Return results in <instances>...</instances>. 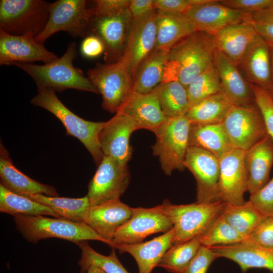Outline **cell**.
I'll return each instance as SVG.
<instances>
[{
	"mask_svg": "<svg viewBox=\"0 0 273 273\" xmlns=\"http://www.w3.org/2000/svg\"><path fill=\"white\" fill-rule=\"evenodd\" d=\"M199 236L172 245L165 253L157 267L172 273H184L201 246Z\"/></svg>",
	"mask_w": 273,
	"mask_h": 273,
	"instance_id": "37",
	"label": "cell"
},
{
	"mask_svg": "<svg viewBox=\"0 0 273 273\" xmlns=\"http://www.w3.org/2000/svg\"><path fill=\"white\" fill-rule=\"evenodd\" d=\"M157 11L154 49L169 51L176 43L196 31L194 23L184 14Z\"/></svg>",
	"mask_w": 273,
	"mask_h": 273,
	"instance_id": "29",
	"label": "cell"
},
{
	"mask_svg": "<svg viewBox=\"0 0 273 273\" xmlns=\"http://www.w3.org/2000/svg\"><path fill=\"white\" fill-rule=\"evenodd\" d=\"M222 5L247 14H252L273 6V0H222Z\"/></svg>",
	"mask_w": 273,
	"mask_h": 273,
	"instance_id": "46",
	"label": "cell"
},
{
	"mask_svg": "<svg viewBox=\"0 0 273 273\" xmlns=\"http://www.w3.org/2000/svg\"><path fill=\"white\" fill-rule=\"evenodd\" d=\"M184 166L195 178L197 202L219 201L218 192L219 159L207 151L189 146Z\"/></svg>",
	"mask_w": 273,
	"mask_h": 273,
	"instance_id": "13",
	"label": "cell"
},
{
	"mask_svg": "<svg viewBox=\"0 0 273 273\" xmlns=\"http://www.w3.org/2000/svg\"><path fill=\"white\" fill-rule=\"evenodd\" d=\"M130 179L127 164L104 155L88 186L87 196L90 206L120 199Z\"/></svg>",
	"mask_w": 273,
	"mask_h": 273,
	"instance_id": "11",
	"label": "cell"
},
{
	"mask_svg": "<svg viewBox=\"0 0 273 273\" xmlns=\"http://www.w3.org/2000/svg\"><path fill=\"white\" fill-rule=\"evenodd\" d=\"M226 203L218 201L175 205L165 200L159 209L171 221L174 236L172 245L188 241L202 234L222 213Z\"/></svg>",
	"mask_w": 273,
	"mask_h": 273,
	"instance_id": "4",
	"label": "cell"
},
{
	"mask_svg": "<svg viewBox=\"0 0 273 273\" xmlns=\"http://www.w3.org/2000/svg\"><path fill=\"white\" fill-rule=\"evenodd\" d=\"M249 201L264 217L273 216V176L261 189L251 194Z\"/></svg>",
	"mask_w": 273,
	"mask_h": 273,
	"instance_id": "43",
	"label": "cell"
},
{
	"mask_svg": "<svg viewBox=\"0 0 273 273\" xmlns=\"http://www.w3.org/2000/svg\"><path fill=\"white\" fill-rule=\"evenodd\" d=\"M221 123L234 148L245 151L268 135L255 102L248 106L234 105Z\"/></svg>",
	"mask_w": 273,
	"mask_h": 273,
	"instance_id": "10",
	"label": "cell"
},
{
	"mask_svg": "<svg viewBox=\"0 0 273 273\" xmlns=\"http://www.w3.org/2000/svg\"><path fill=\"white\" fill-rule=\"evenodd\" d=\"M222 214L246 239L265 218L250 201L239 205L225 204Z\"/></svg>",
	"mask_w": 273,
	"mask_h": 273,
	"instance_id": "36",
	"label": "cell"
},
{
	"mask_svg": "<svg viewBox=\"0 0 273 273\" xmlns=\"http://www.w3.org/2000/svg\"><path fill=\"white\" fill-rule=\"evenodd\" d=\"M24 196L49 207L62 218L76 222H84L90 206L86 195L78 198L49 196L41 194Z\"/></svg>",
	"mask_w": 273,
	"mask_h": 273,
	"instance_id": "33",
	"label": "cell"
},
{
	"mask_svg": "<svg viewBox=\"0 0 273 273\" xmlns=\"http://www.w3.org/2000/svg\"><path fill=\"white\" fill-rule=\"evenodd\" d=\"M128 9L133 19L140 17L155 9L154 0H131Z\"/></svg>",
	"mask_w": 273,
	"mask_h": 273,
	"instance_id": "50",
	"label": "cell"
},
{
	"mask_svg": "<svg viewBox=\"0 0 273 273\" xmlns=\"http://www.w3.org/2000/svg\"><path fill=\"white\" fill-rule=\"evenodd\" d=\"M1 184L11 192L26 196L41 194L49 196H58L52 186L38 182L20 171L14 165L10 154L1 142L0 145Z\"/></svg>",
	"mask_w": 273,
	"mask_h": 273,
	"instance_id": "25",
	"label": "cell"
},
{
	"mask_svg": "<svg viewBox=\"0 0 273 273\" xmlns=\"http://www.w3.org/2000/svg\"><path fill=\"white\" fill-rule=\"evenodd\" d=\"M219 257L237 263L244 273L252 268H265L273 273V250L248 239L234 244L209 247Z\"/></svg>",
	"mask_w": 273,
	"mask_h": 273,
	"instance_id": "23",
	"label": "cell"
},
{
	"mask_svg": "<svg viewBox=\"0 0 273 273\" xmlns=\"http://www.w3.org/2000/svg\"><path fill=\"white\" fill-rule=\"evenodd\" d=\"M35 106L42 108L60 120L66 134L80 141L99 165L104 157L99 135L105 122H94L83 119L69 110L58 99L55 92L50 90L38 91L31 100Z\"/></svg>",
	"mask_w": 273,
	"mask_h": 273,
	"instance_id": "5",
	"label": "cell"
},
{
	"mask_svg": "<svg viewBox=\"0 0 273 273\" xmlns=\"http://www.w3.org/2000/svg\"><path fill=\"white\" fill-rule=\"evenodd\" d=\"M105 51L103 41L97 36L90 34L82 41L80 46L81 55L87 58H95Z\"/></svg>",
	"mask_w": 273,
	"mask_h": 273,
	"instance_id": "48",
	"label": "cell"
},
{
	"mask_svg": "<svg viewBox=\"0 0 273 273\" xmlns=\"http://www.w3.org/2000/svg\"><path fill=\"white\" fill-rule=\"evenodd\" d=\"M271 78L272 87L270 93L273 97V48H271Z\"/></svg>",
	"mask_w": 273,
	"mask_h": 273,
	"instance_id": "52",
	"label": "cell"
},
{
	"mask_svg": "<svg viewBox=\"0 0 273 273\" xmlns=\"http://www.w3.org/2000/svg\"><path fill=\"white\" fill-rule=\"evenodd\" d=\"M187 90L190 107L221 92L218 74L214 62L191 81Z\"/></svg>",
	"mask_w": 273,
	"mask_h": 273,
	"instance_id": "38",
	"label": "cell"
},
{
	"mask_svg": "<svg viewBox=\"0 0 273 273\" xmlns=\"http://www.w3.org/2000/svg\"><path fill=\"white\" fill-rule=\"evenodd\" d=\"M248 19L257 34L273 48V6L250 14Z\"/></svg>",
	"mask_w": 273,
	"mask_h": 273,
	"instance_id": "41",
	"label": "cell"
},
{
	"mask_svg": "<svg viewBox=\"0 0 273 273\" xmlns=\"http://www.w3.org/2000/svg\"><path fill=\"white\" fill-rule=\"evenodd\" d=\"M0 211L16 215H43L62 218L49 207L14 193L0 185Z\"/></svg>",
	"mask_w": 273,
	"mask_h": 273,
	"instance_id": "35",
	"label": "cell"
},
{
	"mask_svg": "<svg viewBox=\"0 0 273 273\" xmlns=\"http://www.w3.org/2000/svg\"><path fill=\"white\" fill-rule=\"evenodd\" d=\"M87 75L102 96L103 109L110 113H117L134 92V79L120 59L98 64Z\"/></svg>",
	"mask_w": 273,
	"mask_h": 273,
	"instance_id": "7",
	"label": "cell"
},
{
	"mask_svg": "<svg viewBox=\"0 0 273 273\" xmlns=\"http://www.w3.org/2000/svg\"><path fill=\"white\" fill-rule=\"evenodd\" d=\"M214 64L218 74L221 92L234 105L248 106L255 103L250 83L233 61L216 50Z\"/></svg>",
	"mask_w": 273,
	"mask_h": 273,
	"instance_id": "21",
	"label": "cell"
},
{
	"mask_svg": "<svg viewBox=\"0 0 273 273\" xmlns=\"http://www.w3.org/2000/svg\"><path fill=\"white\" fill-rule=\"evenodd\" d=\"M190 6L189 0H154V8L158 11L184 14Z\"/></svg>",
	"mask_w": 273,
	"mask_h": 273,
	"instance_id": "49",
	"label": "cell"
},
{
	"mask_svg": "<svg viewBox=\"0 0 273 273\" xmlns=\"http://www.w3.org/2000/svg\"><path fill=\"white\" fill-rule=\"evenodd\" d=\"M216 51L213 34L196 31L168 51L161 83L177 81L187 88L213 63Z\"/></svg>",
	"mask_w": 273,
	"mask_h": 273,
	"instance_id": "1",
	"label": "cell"
},
{
	"mask_svg": "<svg viewBox=\"0 0 273 273\" xmlns=\"http://www.w3.org/2000/svg\"><path fill=\"white\" fill-rule=\"evenodd\" d=\"M213 35L216 50L225 54L238 66L246 50L258 34L248 19L229 25Z\"/></svg>",
	"mask_w": 273,
	"mask_h": 273,
	"instance_id": "28",
	"label": "cell"
},
{
	"mask_svg": "<svg viewBox=\"0 0 273 273\" xmlns=\"http://www.w3.org/2000/svg\"><path fill=\"white\" fill-rule=\"evenodd\" d=\"M132 19L128 8L114 14L92 16L88 30L90 29L92 34L103 41L106 61L121 57Z\"/></svg>",
	"mask_w": 273,
	"mask_h": 273,
	"instance_id": "16",
	"label": "cell"
},
{
	"mask_svg": "<svg viewBox=\"0 0 273 273\" xmlns=\"http://www.w3.org/2000/svg\"><path fill=\"white\" fill-rule=\"evenodd\" d=\"M13 216L16 229L30 243H36L41 240L55 238L75 244L84 241L96 240L109 245L106 240L84 222L43 215Z\"/></svg>",
	"mask_w": 273,
	"mask_h": 273,
	"instance_id": "3",
	"label": "cell"
},
{
	"mask_svg": "<svg viewBox=\"0 0 273 273\" xmlns=\"http://www.w3.org/2000/svg\"><path fill=\"white\" fill-rule=\"evenodd\" d=\"M246 151L235 148L219 159L218 199L226 204L239 205L245 201L248 175L245 166Z\"/></svg>",
	"mask_w": 273,
	"mask_h": 273,
	"instance_id": "14",
	"label": "cell"
},
{
	"mask_svg": "<svg viewBox=\"0 0 273 273\" xmlns=\"http://www.w3.org/2000/svg\"><path fill=\"white\" fill-rule=\"evenodd\" d=\"M262 247L273 248V216L265 217L246 239Z\"/></svg>",
	"mask_w": 273,
	"mask_h": 273,
	"instance_id": "44",
	"label": "cell"
},
{
	"mask_svg": "<svg viewBox=\"0 0 273 273\" xmlns=\"http://www.w3.org/2000/svg\"><path fill=\"white\" fill-rule=\"evenodd\" d=\"M201 245L206 247L232 245L246 239L220 214L199 236Z\"/></svg>",
	"mask_w": 273,
	"mask_h": 273,
	"instance_id": "40",
	"label": "cell"
},
{
	"mask_svg": "<svg viewBox=\"0 0 273 273\" xmlns=\"http://www.w3.org/2000/svg\"><path fill=\"white\" fill-rule=\"evenodd\" d=\"M51 4L43 0H1L0 30L13 35L31 33L36 36L47 25Z\"/></svg>",
	"mask_w": 273,
	"mask_h": 273,
	"instance_id": "8",
	"label": "cell"
},
{
	"mask_svg": "<svg viewBox=\"0 0 273 273\" xmlns=\"http://www.w3.org/2000/svg\"><path fill=\"white\" fill-rule=\"evenodd\" d=\"M131 0H97L92 8L93 15L114 14L128 8Z\"/></svg>",
	"mask_w": 273,
	"mask_h": 273,
	"instance_id": "47",
	"label": "cell"
},
{
	"mask_svg": "<svg viewBox=\"0 0 273 273\" xmlns=\"http://www.w3.org/2000/svg\"><path fill=\"white\" fill-rule=\"evenodd\" d=\"M173 228L150 241L135 244H120L115 248L119 253H127L135 259L139 273H151L167 251L172 246Z\"/></svg>",
	"mask_w": 273,
	"mask_h": 273,
	"instance_id": "27",
	"label": "cell"
},
{
	"mask_svg": "<svg viewBox=\"0 0 273 273\" xmlns=\"http://www.w3.org/2000/svg\"><path fill=\"white\" fill-rule=\"evenodd\" d=\"M189 146L212 154L218 159L235 149L222 123L191 124Z\"/></svg>",
	"mask_w": 273,
	"mask_h": 273,
	"instance_id": "30",
	"label": "cell"
},
{
	"mask_svg": "<svg viewBox=\"0 0 273 273\" xmlns=\"http://www.w3.org/2000/svg\"><path fill=\"white\" fill-rule=\"evenodd\" d=\"M132 208L120 199L90 206L84 222L112 247V240L117 230L130 217Z\"/></svg>",
	"mask_w": 273,
	"mask_h": 273,
	"instance_id": "20",
	"label": "cell"
},
{
	"mask_svg": "<svg viewBox=\"0 0 273 273\" xmlns=\"http://www.w3.org/2000/svg\"><path fill=\"white\" fill-rule=\"evenodd\" d=\"M155 9L132 19L121 60L133 79L142 62L154 50L157 34Z\"/></svg>",
	"mask_w": 273,
	"mask_h": 273,
	"instance_id": "12",
	"label": "cell"
},
{
	"mask_svg": "<svg viewBox=\"0 0 273 273\" xmlns=\"http://www.w3.org/2000/svg\"><path fill=\"white\" fill-rule=\"evenodd\" d=\"M239 66L249 83L270 92L271 48L258 35L246 50Z\"/></svg>",
	"mask_w": 273,
	"mask_h": 273,
	"instance_id": "24",
	"label": "cell"
},
{
	"mask_svg": "<svg viewBox=\"0 0 273 273\" xmlns=\"http://www.w3.org/2000/svg\"><path fill=\"white\" fill-rule=\"evenodd\" d=\"M250 86L255 102L263 116L268 134L273 140V97L269 91L260 86L252 83Z\"/></svg>",
	"mask_w": 273,
	"mask_h": 273,
	"instance_id": "42",
	"label": "cell"
},
{
	"mask_svg": "<svg viewBox=\"0 0 273 273\" xmlns=\"http://www.w3.org/2000/svg\"><path fill=\"white\" fill-rule=\"evenodd\" d=\"M86 273H106L101 268L96 266L91 265L87 270Z\"/></svg>",
	"mask_w": 273,
	"mask_h": 273,
	"instance_id": "51",
	"label": "cell"
},
{
	"mask_svg": "<svg viewBox=\"0 0 273 273\" xmlns=\"http://www.w3.org/2000/svg\"><path fill=\"white\" fill-rule=\"evenodd\" d=\"M234 106L221 92L191 106L186 116L191 124L221 123Z\"/></svg>",
	"mask_w": 273,
	"mask_h": 273,
	"instance_id": "31",
	"label": "cell"
},
{
	"mask_svg": "<svg viewBox=\"0 0 273 273\" xmlns=\"http://www.w3.org/2000/svg\"><path fill=\"white\" fill-rule=\"evenodd\" d=\"M272 249L273 250V248L272 249Z\"/></svg>",
	"mask_w": 273,
	"mask_h": 273,
	"instance_id": "53",
	"label": "cell"
},
{
	"mask_svg": "<svg viewBox=\"0 0 273 273\" xmlns=\"http://www.w3.org/2000/svg\"><path fill=\"white\" fill-rule=\"evenodd\" d=\"M173 228L170 219L158 208H132L129 219L115 234L113 248L120 244L142 242L148 236Z\"/></svg>",
	"mask_w": 273,
	"mask_h": 273,
	"instance_id": "15",
	"label": "cell"
},
{
	"mask_svg": "<svg viewBox=\"0 0 273 273\" xmlns=\"http://www.w3.org/2000/svg\"><path fill=\"white\" fill-rule=\"evenodd\" d=\"M85 0H58L51 3L49 17L43 30L35 37L42 44L54 33L63 31L74 38L87 33L92 9L86 7Z\"/></svg>",
	"mask_w": 273,
	"mask_h": 273,
	"instance_id": "9",
	"label": "cell"
},
{
	"mask_svg": "<svg viewBox=\"0 0 273 273\" xmlns=\"http://www.w3.org/2000/svg\"><path fill=\"white\" fill-rule=\"evenodd\" d=\"M190 127L186 116L168 118L155 133L156 140L152 147L153 154L159 158L161 169L167 175L185 168Z\"/></svg>",
	"mask_w": 273,
	"mask_h": 273,
	"instance_id": "6",
	"label": "cell"
},
{
	"mask_svg": "<svg viewBox=\"0 0 273 273\" xmlns=\"http://www.w3.org/2000/svg\"><path fill=\"white\" fill-rule=\"evenodd\" d=\"M168 51L154 49L141 63L134 79V92L147 94L161 83Z\"/></svg>",
	"mask_w": 273,
	"mask_h": 273,
	"instance_id": "32",
	"label": "cell"
},
{
	"mask_svg": "<svg viewBox=\"0 0 273 273\" xmlns=\"http://www.w3.org/2000/svg\"><path fill=\"white\" fill-rule=\"evenodd\" d=\"M184 14L194 23L196 31L213 35L229 25L248 20L250 15L224 6L217 0L190 5Z\"/></svg>",
	"mask_w": 273,
	"mask_h": 273,
	"instance_id": "19",
	"label": "cell"
},
{
	"mask_svg": "<svg viewBox=\"0 0 273 273\" xmlns=\"http://www.w3.org/2000/svg\"><path fill=\"white\" fill-rule=\"evenodd\" d=\"M245 163L248 175L247 191L251 195L270 180L273 165V140L269 135L246 151Z\"/></svg>",
	"mask_w": 273,
	"mask_h": 273,
	"instance_id": "26",
	"label": "cell"
},
{
	"mask_svg": "<svg viewBox=\"0 0 273 273\" xmlns=\"http://www.w3.org/2000/svg\"><path fill=\"white\" fill-rule=\"evenodd\" d=\"M77 55L76 43L70 42L64 55L51 63L37 65L15 62L12 65L21 69L32 77L38 91L50 90L60 92L66 89H75L99 94L82 71L73 65V61Z\"/></svg>",
	"mask_w": 273,
	"mask_h": 273,
	"instance_id": "2",
	"label": "cell"
},
{
	"mask_svg": "<svg viewBox=\"0 0 273 273\" xmlns=\"http://www.w3.org/2000/svg\"><path fill=\"white\" fill-rule=\"evenodd\" d=\"M31 33L13 35L0 30V64L10 65L15 62L51 63L58 57L37 42Z\"/></svg>",
	"mask_w": 273,
	"mask_h": 273,
	"instance_id": "17",
	"label": "cell"
},
{
	"mask_svg": "<svg viewBox=\"0 0 273 273\" xmlns=\"http://www.w3.org/2000/svg\"><path fill=\"white\" fill-rule=\"evenodd\" d=\"M81 251V255L78 261L80 273H86L91 265H96L106 273H129L118 260L114 249L109 255H102L92 248L87 241L76 244Z\"/></svg>",
	"mask_w": 273,
	"mask_h": 273,
	"instance_id": "39",
	"label": "cell"
},
{
	"mask_svg": "<svg viewBox=\"0 0 273 273\" xmlns=\"http://www.w3.org/2000/svg\"><path fill=\"white\" fill-rule=\"evenodd\" d=\"M168 118L186 116L190 108L187 88L177 81L161 83L153 90Z\"/></svg>",
	"mask_w": 273,
	"mask_h": 273,
	"instance_id": "34",
	"label": "cell"
},
{
	"mask_svg": "<svg viewBox=\"0 0 273 273\" xmlns=\"http://www.w3.org/2000/svg\"><path fill=\"white\" fill-rule=\"evenodd\" d=\"M138 129L132 119L120 112L116 113L114 116L105 122L99 135L104 155L111 156L127 165L132 153L130 136Z\"/></svg>",
	"mask_w": 273,
	"mask_h": 273,
	"instance_id": "18",
	"label": "cell"
},
{
	"mask_svg": "<svg viewBox=\"0 0 273 273\" xmlns=\"http://www.w3.org/2000/svg\"><path fill=\"white\" fill-rule=\"evenodd\" d=\"M118 112L132 119L138 129H146L154 133L168 118L153 91L147 94L133 92Z\"/></svg>",
	"mask_w": 273,
	"mask_h": 273,
	"instance_id": "22",
	"label": "cell"
},
{
	"mask_svg": "<svg viewBox=\"0 0 273 273\" xmlns=\"http://www.w3.org/2000/svg\"><path fill=\"white\" fill-rule=\"evenodd\" d=\"M217 258L209 247L201 245L184 273H206L212 262Z\"/></svg>",
	"mask_w": 273,
	"mask_h": 273,
	"instance_id": "45",
	"label": "cell"
}]
</instances>
